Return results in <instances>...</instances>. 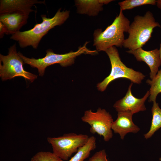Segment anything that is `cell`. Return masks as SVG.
Returning <instances> with one entry per match:
<instances>
[{"mask_svg":"<svg viewBox=\"0 0 161 161\" xmlns=\"http://www.w3.org/2000/svg\"><path fill=\"white\" fill-rule=\"evenodd\" d=\"M59 9L52 18H47L45 15L41 17L42 21L36 24L32 29L24 31H18L12 35L10 39L17 41L20 47L24 48L31 46L36 49L42 38L51 29L57 26L62 24L69 17L70 12L66 10L61 11Z\"/></svg>","mask_w":161,"mask_h":161,"instance_id":"6da1fadb","label":"cell"},{"mask_svg":"<svg viewBox=\"0 0 161 161\" xmlns=\"http://www.w3.org/2000/svg\"><path fill=\"white\" fill-rule=\"evenodd\" d=\"M130 21L120 10L119 14L112 24L103 31L95 30L93 34L94 43L98 51H105L114 46L121 47L124 40V32H128Z\"/></svg>","mask_w":161,"mask_h":161,"instance_id":"7a4b0ae2","label":"cell"},{"mask_svg":"<svg viewBox=\"0 0 161 161\" xmlns=\"http://www.w3.org/2000/svg\"><path fill=\"white\" fill-rule=\"evenodd\" d=\"M88 43V42H86L75 52L71 51L64 54H56L51 49H49L47 50L44 57L37 59L27 58L20 52L18 53L24 64L37 68L39 75L42 76L44 75L46 67L51 65L58 64L63 67L70 66L74 63L76 58L80 55L83 54L92 55L97 53L98 52L97 50H92L87 48L86 45Z\"/></svg>","mask_w":161,"mask_h":161,"instance_id":"3957f363","label":"cell"},{"mask_svg":"<svg viewBox=\"0 0 161 161\" xmlns=\"http://www.w3.org/2000/svg\"><path fill=\"white\" fill-rule=\"evenodd\" d=\"M157 27H161L149 11L143 16H135L130 25L129 36L125 40L123 46L129 50L142 48L150 39L153 29Z\"/></svg>","mask_w":161,"mask_h":161,"instance_id":"277c9868","label":"cell"},{"mask_svg":"<svg viewBox=\"0 0 161 161\" xmlns=\"http://www.w3.org/2000/svg\"><path fill=\"white\" fill-rule=\"evenodd\" d=\"M108 55L111 65L110 74L97 85V89L104 91L108 85L113 80L120 78L129 80L133 83L140 84L145 76L142 73L127 67L121 61L118 50L115 47H110L105 51Z\"/></svg>","mask_w":161,"mask_h":161,"instance_id":"5b68a950","label":"cell"},{"mask_svg":"<svg viewBox=\"0 0 161 161\" xmlns=\"http://www.w3.org/2000/svg\"><path fill=\"white\" fill-rule=\"evenodd\" d=\"M0 76L3 81L21 76L32 82L37 76L27 72L24 69V63L17 52L16 44H14L8 49V54H0Z\"/></svg>","mask_w":161,"mask_h":161,"instance_id":"8992f818","label":"cell"},{"mask_svg":"<svg viewBox=\"0 0 161 161\" xmlns=\"http://www.w3.org/2000/svg\"><path fill=\"white\" fill-rule=\"evenodd\" d=\"M89 137L86 134L71 133L58 137H48L47 140L52 146L53 152L63 160H67L87 143Z\"/></svg>","mask_w":161,"mask_h":161,"instance_id":"52a82bcc","label":"cell"},{"mask_svg":"<svg viewBox=\"0 0 161 161\" xmlns=\"http://www.w3.org/2000/svg\"><path fill=\"white\" fill-rule=\"evenodd\" d=\"M81 119L90 126L92 133L103 136L105 141H108L112 138V127L114 121L111 115L105 109L99 108L95 112L91 109L86 110Z\"/></svg>","mask_w":161,"mask_h":161,"instance_id":"ba28073f","label":"cell"},{"mask_svg":"<svg viewBox=\"0 0 161 161\" xmlns=\"http://www.w3.org/2000/svg\"><path fill=\"white\" fill-rule=\"evenodd\" d=\"M132 83L131 82L129 85L125 96L117 101L114 104L113 107L118 112H128L133 114L146 110L145 103L149 96V90L142 98H137L133 95L131 93Z\"/></svg>","mask_w":161,"mask_h":161,"instance_id":"9c48e42d","label":"cell"},{"mask_svg":"<svg viewBox=\"0 0 161 161\" xmlns=\"http://www.w3.org/2000/svg\"><path fill=\"white\" fill-rule=\"evenodd\" d=\"M30 13L15 11L0 14V22L4 25L6 34L13 35L19 31L27 22Z\"/></svg>","mask_w":161,"mask_h":161,"instance_id":"30bf717a","label":"cell"},{"mask_svg":"<svg viewBox=\"0 0 161 161\" xmlns=\"http://www.w3.org/2000/svg\"><path fill=\"white\" fill-rule=\"evenodd\" d=\"M126 52L133 55L137 61L144 62L147 64L150 70L151 80L153 79L158 72L159 68L161 65L159 49H156L147 51L143 50L142 48H140L129 50Z\"/></svg>","mask_w":161,"mask_h":161,"instance_id":"8fae6325","label":"cell"},{"mask_svg":"<svg viewBox=\"0 0 161 161\" xmlns=\"http://www.w3.org/2000/svg\"><path fill=\"white\" fill-rule=\"evenodd\" d=\"M133 115L128 112H118L117 119L113 122L112 130L115 133L119 134L122 140L128 133H136L140 130V128L133 121Z\"/></svg>","mask_w":161,"mask_h":161,"instance_id":"7c38bea8","label":"cell"},{"mask_svg":"<svg viewBox=\"0 0 161 161\" xmlns=\"http://www.w3.org/2000/svg\"><path fill=\"white\" fill-rule=\"evenodd\" d=\"M45 4V1L37 0H1L0 14L15 11H22L31 13V9L35 4Z\"/></svg>","mask_w":161,"mask_h":161,"instance_id":"4fadbf2b","label":"cell"},{"mask_svg":"<svg viewBox=\"0 0 161 161\" xmlns=\"http://www.w3.org/2000/svg\"><path fill=\"white\" fill-rule=\"evenodd\" d=\"M113 1L111 0H83L75 1L78 13L85 14L90 16L97 15L103 9V6Z\"/></svg>","mask_w":161,"mask_h":161,"instance_id":"5bb4252c","label":"cell"},{"mask_svg":"<svg viewBox=\"0 0 161 161\" xmlns=\"http://www.w3.org/2000/svg\"><path fill=\"white\" fill-rule=\"evenodd\" d=\"M96 146V138L93 136L89 137L87 143L79 148L75 155L68 161H84Z\"/></svg>","mask_w":161,"mask_h":161,"instance_id":"9a60e30c","label":"cell"},{"mask_svg":"<svg viewBox=\"0 0 161 161\" xmlns=\"http://www.w3.org/2000/svg\"><path fill=\"white\" fill-rule=\"evenodd\" d=\"M151 112L152 118L150 129L144 135L146 139L151 137L156 131L161 128V109L156 102L153 103Z\"/></svg>","mask_w":161,"mask_h":161,"instance_id":"2e32d148","label":"cell"},{"mask_svg":"<svg viewBox=\"0 0 161 161\" xmlns=\"http://www.w3.org/2000/svg\"><path fill=\"white\" fill-rule=\"evenodd\" d=\"M146 83L150 85L149 101L153 103L156 102L158 95L161 93V69L158 71L154 78L148 79Z\"/></svg>","mask_w":161,"mask_h":161,"instance_id":"e0dca14e","label":"cell"},{"mask_svg":"<svg viewBox=\"0 0 161 161\" xmlns=\"http://www.w3.org/2000/svg\"><path fill=\"white\" fill-rule=\"evenodd\" d=\"M157 1L155 0H126L118 3L120 10H123L132 9L135 7L144 5H155Z\"/></svg>","mask_w":161,"mask_h":161,"instance_id":"ac0fdd59","label":"cell"},{"mask_svg":"<svg viewBox=\"0 0 161 161\" xmlns=\"http://www.w3.org/2000/svg\"><path fill=\"white\" fill-rule=\"evenodd\" d=\"M53 152L40 151L31 158L30 161H63Z\"/></svg>","mask_w":161,"mask_h":161,"instance_id":"d6986e66","label":"cell"},{"mask_svg":"<svg viewBox=\"0 0 161 161\" xmlns=\"http://www.w3.org/2000/svg\"><path fill=\"white\" fill-rule=\"evenodd\" d=\"M89 161H109L104 149L96 152L89 159Z\"/></svg>","mask_w":161,"mask_h":161,"instance_id":"ffe728a7","label":"cell"},{"mask_svg":"<svg viewBox=\"0 0 161 161\" xmlns=\"http://www.w3.org/2000/svg\"><path fill=\"white\" fill-rule=\"evenodd\" d=\"M6 30L3 24L0 22V38H2L5 34H6Z\"/></svg>","mask_w":161,"mask_h":161,"instance_id":"44dd1931","label":"cell"},{"mask_svg":"<svg viewBox=\"0 0 161 161\" xmlns=\"http://www.w3.org/2000/svg\"><path fill=\"white\" fill-rule=\"evenodd\" d=\"M156 4L157 7L161 10V0H157Z\"/></svg>","mask_w":161,"mask_h":161,"instance_id":"7402d4cb","label":"cell"},{"mask_svg":"<svg viewBox=\"0 0 161 161\" xmlns=\"http://www.w3.org/2000/svg\"><path fill=\"white\" fill-rule=\"evenodd\" d=\"M159 51L160 58L161 61V44H160V48L159 49Z\"/></svg>","mask_w":161,"mask_h":161,"instance_id":"603a6c76","label":"cell"},{"mask_svg":"<svg viewBox=\"0 0 161 161\" xmlns=\"http://www.w3.org/2000/svg\"><path fill=\"white\" fill-rule=\"evenodd\" d=\"M160 160L161 161V157L160 158Z\"/></svg>","mask_w":161,"mask_h":161,"instance_id":"cb8c5ba5","label":"cell"}]
</instances>
